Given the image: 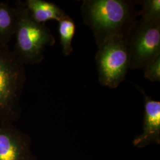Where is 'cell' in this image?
Instances as JSON below:
<instances>
[{"instance_id": "cell-4", "label": "cell", "mask_w": 160, "mask_h": 160, "mask_svg": "<svg viewBox=\"0 0 160 160\" xmlns=\"http://www.w3.org/2000/svg\"><path fill=\"white\" fill-rule=\"evenodd\" d=\"M96 62L100 83L110 88H117L130 69L126 37L112 38L98 47Z\"/></svg>"}, {"instance_id": "cell-3", "label": "cell", "mask_w": 160, "mask_h": 160, "mask_svg": "<svg viewBox=\"0 0 160 160\" xmlns=\"http://www.w3.org/2000/svg\"><path fill=\"white\" fill-rule=\"evenodd\" d=\"M14 7L17 23L13 51L24 65L40 63L46 48L55 44V38L45 24L38 23L31 17L24 2L17 1Z\"/></svg>"}, {"instance_id": "cell-6", "label": "cell", "mask_w": 160, "mask_h": 160, "mask_svg": "<svg viewBox=\"0 0 160 160\" xmlns=\"http://www.w3.org/2000/svg\"><path fill=\"white\" fill-rule=\"evenodd\" d=\"M0 160H36L29 136L13 123H0Z\"/></svg>"}, {"instance_id": "cell-12", "label": "cell", "mask_w": 160, "mask_h": 160, "mask_svg": "<svg viewBox=\"0 0 160 160\" xmlns=\"http://www.w3.org/2000/svg\"><path fill=\"white\" fill-rule=\"evenodd\" d=\"M144 77L152 82L160 81V55L146 66L144 69Z\"/></svg>"}, {"instance_id": "cell-10", "label": "cell", "mask_w": 160, "mask_h": 160, "mask_svg": "<svg viewBox=\"0 0 160 160\" xmlns=\"http://www.w3.org/2000/svg\"><path fill=\"white\" fill-rule=\"evenodd\" d=\"M58 23V32L62 53L64 56H68L73 51L72 42L76 32V26L69 16L59 21Z\"/></svg>"}, {"instance_id": "cell-8", "label": "cell", "mask_w": 160, "mask_h": 160, "mask_svg": "<svg viewBox=\"0 0 160 160\" xmlns=\"http://www.w3.org/2000/svg\"><path fill=\"white\" fill-rule=\"evenodd\" d=\"M31 17L36 22L45 24L49 20L59 22L69 17L55 4L44 0H26L24 2Z\"/></svg>"}, {"instance_id": "cell-9", "label": "cell", "mask_w": 160, "mask_h": 160, "mask_svg": "<svg viewBox=\"0 0 160 160\" xmlns=\"http://www.w3.org/2000/svg\"><path fill=\"white\" fill-rule=\"evenodd\" d=\"M17 23L15 7L0 2V41L8 44L14 37Z\"/></svg>"}, {"instance_id": "cell-1", "label": "cell", "mask_w": 160, "mask_h": 160, "mask_svg": "<svg viewBox=\"0 0 160 160\" xmlns=\"http://www.w3.org/2000/svg\"><path fill=\"white\" fill-rule=\"evenodd\" d=\"M135 1L84 0L81 7L85 23L98 48L110 39L126 37L137 20Z\"/></svg>"}, {"instance_id": "cell-11", "label": "cell", "mask_w": 160, "mask_h": 160, "mask_svg": "<svg viewBox=\"0 0 160 160\" xmlns=\"http://www.w3.org/2000/svg\"><path fill=\"white\" fill-rule=\"evenodd\" d=\"M135 2L141 6L138 16H140L141 20L148 22L160 21V0H142Z\"/></svg>"}, {"instance_id": "cell-2", "label": "cell", "mask_w": 160, "mask_h": 160, "mask_svg": "<svg viewBox=\"0 0 160 160\" xmlns=\"http://www.w3.org/2000/svg\"><path fill=\"white\" fill-rule=\"evenodd\" d=\"M26 80L24 65L0 41V123H14L19 118Z\"/></svg>"}, {"instance_id": "cell-7", "label": "cell", "mask_w": 160, "mask_h": 160, "mask_svg": "<svg viewBox=\"0 0 160 160\" xmlns=\"http://www.w3.org/2000/svg\"><path fill=\"white\" fill-rule=\"evenodd\" d=\"M139 89L145 99L143 131L134 139L133 143L135 147L143 148L152 142L160 143V102L152 99Z\"/></svg>"}, {"instance_id": "cell-5", "label": "cell", "mask_w": 160, "mask_h": 160, "mask_svg": "<svg viewBox=\"0 0 160 160\" xmlns=\"http://www.w3.org/2000/svg\"><path fill=\"white\" fill-rule=\"evenodd\" d=\"M130 69H144L160 55V21L137 20L126 36Z\"/></svg>"}]
</instances>
